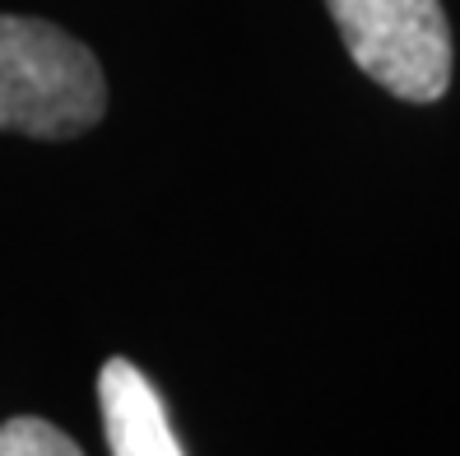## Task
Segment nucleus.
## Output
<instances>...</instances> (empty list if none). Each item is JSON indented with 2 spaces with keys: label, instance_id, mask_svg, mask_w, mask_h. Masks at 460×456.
<instances>
[{
  "label": "nucleus",
  "instance_id": "nucleus-1",
  "mask_svg": "<svg viewBox=\"0 0 460 456\" xmlns=\"http://www.w3.org/2000/svg\"><path fill=\"white\" fill-rule=\"evenodd\" d=\"M107 112L98 57L47 19L0 14V130L70 140Z\"/></svg>",
  "mask_w": 460,
  "mask_h": 456
},
{
  "label": "nucleus",
  "instance_id": "nucleus-2",
  "mask_svg": "<svg viewBox=\"0 0 460 456\" xmlns=\"http://www.w3.org/2000/svg\"><path fill=\"white\" fill-rule=\"evenodd\" d=\"M354 66L404 103H438L451 85L442 0H326Z\"/></svg>",
  "mask_w": 460,
  "mask_h": 456
},
{
  "label": "nucleus",
  "instance_id": "nucleus-3",
  "mask_svg": "<svg viewBox=\"0 0 460 456\" xmlns=\"http://www.w3.org/2000/svg\"><path fill=\"white\" fill-rule=\"evenodd\" d=\"M98 406H102V434L112 456H186L164 410V396L154 391V382L130 359L102 363Z\"/></svg>",
  "mask_w": 460,
  "mask_h": 456
},
{
  "label": "nucleus",
  "instance_id": "nucleus-4",
  "mask_svg": "<svg viewBox=\"0 0 460 456\" xmlns=\"http://www.w3.org/2000/svg\"><path fill=\"white\" fill-rule=\"evenodd\" d=\"M0 456H84L70 434L38 415H19L0 424Z\"/></svg>",
  "mask_w": 460,
  "mask_h": 456
}]
</instances>
